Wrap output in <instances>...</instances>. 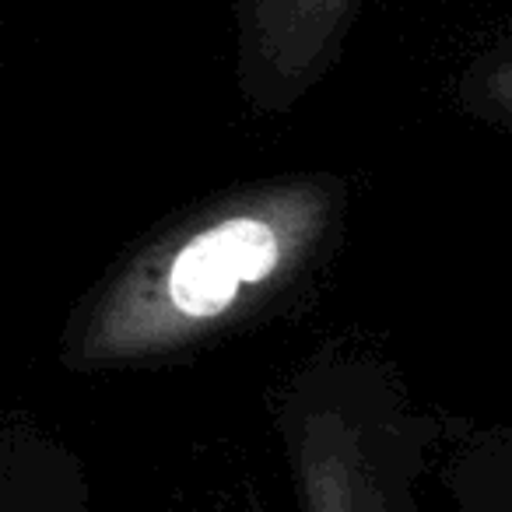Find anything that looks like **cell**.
<instances>
[{
    "mask_svg": "<svg viewBox=\"0 0 512 512\" xmlns=\"http://www.w3.org/2000/svg\"><path fill=\"white\" fill-rule=\"evenodd\" d=\"M348 207L337 172L253 179L183 207L81 295L57 362L78 376L144 369L256 327L334 260Z\"/></svg>",
    "mask_w": 512,
    "mask_h": 512,
    "instance_id": "6da1fadb",
    "label": "cell"
},
{
    "mask_svg": "<svg viewBox=\"0 0 512 512\" xmlns=\"http://www.w3.org/2000/svg\"><path fill=\"white\" fill-rule=\"evenodd\" d=\"M295 512H425L446 428L383 358L323 344L274 400Z\"/></svg>",
    "mask_w": 512,
    "mask_h": 512,
    "instance_id": "7a4b0ae2",
    "label": "cell"
},
{
    "mask_svg": "<svg viewBox=\"0 0 512 512\" xmlns=\"http://www.w3.org/2000/svg\"><path fill=\"white\" fill-rule=\"evenodd\" d=\"M365 0H232L235 88L253 116H285L327 81Z\"/></svg>",
    "mask_w": 512,
    "mask_h": 512,
    "instance_id": "3957f363",
    "label": "cell"
},
{
    "mask_svg": "<svg viewBox=\"0 0 512 512\" xmlns=\"http://www.w3.org/2000/svg\"><path fill=\"white\" fill-rule=\"evenodd\" d=\"M0 512H92L85 460L25 414L0 432Z\"/></svg>",
    "mask_w": 512,
    "mask_h": 512,
    "instance_id": "277c9868",
    "label": "cell"
},
{
    "mask_svg": "<svg viewBox=\"0 0 512 512\" xmlns=\"http://www.w3.org/2000/svg\"><path fill=\"white\" fill-rule=\"evenodd\" d=\"M442 488L456 512H512V428L463 432L442 456Z\"/></svg>",
    "mask_w": 512,
    "mask_h": 512,
    "instance_id": "5b68a950",
    "label": "cell"
},
{
    "mask_svg": "<svg viewBox=\"0 0 512 512\" xmlns=\"http://www.w3.org/2000/svg\"><path fill=\"white\" fill-rule=\"evenodd\" d=\"M453 99L474 120L512 130V29L467 60L456 74Z\"/></svg>",
    "mask_w": 512,
    "mask_h": 512,
    "instance_id": "8992f818",
    "label": "cell"
},
{
    "mask_svg": "<svg viewBox=\"0 0 512 512\" xmlns=\"http://www.w3.org/2000/svg\"><path fill=\"white\" fill-rule=\"evenodd\" d=\"M197 512H264V509L256 502H249V498H218V502H207Z\"/></svg>",
    "mask_w": 512,
    "mask_h": 512,
    "instance_id": "52a82bcc",
    "label": "cell"
}]
</instances>
